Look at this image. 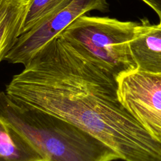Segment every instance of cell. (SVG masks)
<instances>
[{
    "label": "cell",
    "instance_id": "obj_6",
    "mask_svg": "<svg viewBox=\"0 0 161 161\" xmlns=\"http://www.w3.org/2000/svg\"><path fill=\"white\" fill-rule=\"evenodd\" d=\"M26 0H0V63L21 34Z\"/></svg>",
    "mask_w": 161,
    "mask_h": 161
},
{
    "label": "cell",
    "instance_id": "obj_2",
    "mask_svg": "<svg viewBox=\"0 0 161 161\" xmlns=\"http://www.w3.org/2000/svg\"><path fill=\"white\" fill-rule=\"evenodd\" d=\"M142 27V23L83 14L58 35L117 79L122 74L136 69L129 42Z\"/></svg>",
    "mask_w": 161,
    "mask_h": 161
},
{
    "label": "cell",
    "instance_id": "obj_9",
    "mask_svg": "<svg viewBox=\"0 0 161 161\" xmlns=\"http://www.w3.org/2000/svg\"><path fill=\"white\" fill-rule=\"evenodd\" d=\"M151 7L158 14L161 22V0H142Z\"/></svg>",
    "mask_w": 161,
    "mask_h": 161
},
{
    "label": "cell",
    "instance_id": "obj_7",
    "mask_svg": "<svg viewBox=\"0 0 161 161\" xmlns=\"http://www.w3.org/2000/svg\"><path fill=\"white\" fill-rule=\"evenodd\" d=\"M0 161H43L34 146L1 115Z\"/></svg>",
    "mask_w": 161,
    "mask_h": 161
},
{
    "label": "cell",
    "instance_id": "obj_8",
    "mask_svg": "<svg viewBox=\"0 0 161 161\" xmlns=\"http://www.w3.org/2000/svg\"><path fill=\"white\" fill-rule=\"evenodd\" d=\"M72 0H26V7L21 34Z\"/></svg>",
    "mask_w": 161,
    "mask_h": 161
},
{
    "label": "cell",
    "instance_id": "obj_4",
    "mask_svg": "<svg viewBox=\"0 0 161 161\" xmlns=\"http://www.w3.org/2000/svg\"><path fill=\"white\" fill-rule=\"evenodd\" d=\"M118 97L155 137L161 139V74L134 70L117 78Z\"/></svg>",
    "mask_w": 161,
    "mask_h": 161
},
{
    "label": "cell",
    "instance_id": "obj_5",
    "mask_svg": "<svg viewBox=\"0 0 161 161\" xmlns=\"http://www.w3.org/2000/svg\"><path fill=\"white\" fill-rule=\"evenodd\" d=\"M140 31L129 42L136 70L161 74V22L151 25L143 19Z\"/></svg>",
    "mask_w": 161,
    "mask_h": 161
},
{
    "label": "cell",
    "instance_id": "obj_1",
    "mask_svg": "<svg viewBox=\"0 0 161 161\" xmlns=\"http://www.w3.org/2000/svg\"><path fill=\"white\" fill-rule=\"evenodd\" d=\"M0 115L38 150L43 161H111L118 155L76 126L12 101L0 90Z\"/></svg>",
    "mask_w": 161,
    "mask_h": 161
},
{
    "label": "cell",
    "instance_id": "obj_3",
    "mask_svg": "<svg viewBox=\"0 0 161 161\" xmlns=\"http://www.w3.org/2000/svg\"><path fill=\"white\" fill-rule=\"evenodd\" d=\"M92 10L106 12L109 5L106 0H72L20 34L4 60L9 64L25 65L75 19Z\"/></svg>",
    "mask_w": 161,
    "mask_h": 161
}]
</instances>
